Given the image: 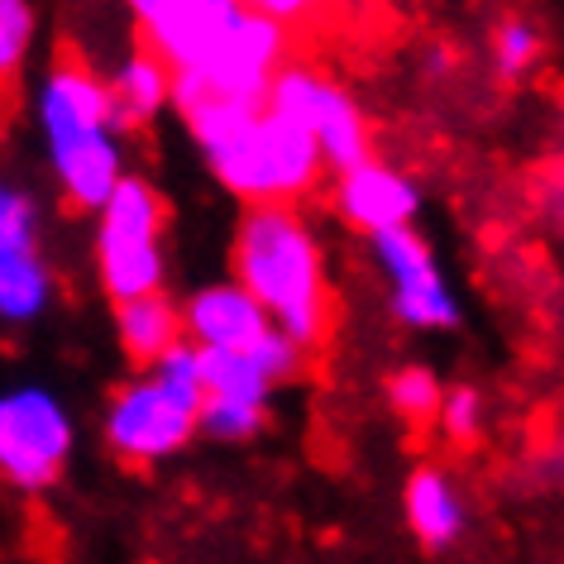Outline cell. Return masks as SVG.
Wrapping results in <instances>:
<instances>
[{
    "mask_svg": "<svg viewBox=\"0 0 564 564\" xmlns=\"http://www.w3.org/2000/svg\"><path fill=\"white\" fill-rule=\"evenodd\" d=\"M235 282L302 349L326 335V273L312 230L292 206H249L235 235Z\"/></svg>",
    "mask_w": 564,
    "mask_h": 564,
    "instance_id": "cell-1",
    "label": "cell"
},
{
    "mask_svg": "<svg viewBox=\"0 0 564 564\" xmlns=\"http://www.w3.org/2000/svg\"><path fill=\"white\" fill-rule=\"evenodd\" d=\"M321 163H326V153H321L316 134L278 110H263L259 124L239 144L210 159L216 177L249 206H288L292 196H302L316 182Z\"/></svg>",
    "mask_w": 564,
    "mask_h": 564,
    "instance_id": "cell-2",
    "label": "cell"
},
{
    "mask_svg": "<svg viewBox=\"0 0 564 564\" xmlns=\"http://www.w3.org/2000/svg\"><path fill=\"white\" fill-rule=\"evenodd\" d=\"M163 225L167 206L144 177H124L120 192L101 210V282L116 306H130L139 297H159L163 288Z\"/></svg>",
    "mask_w": 564,
    "mask_h": 564,
    "instance_id": "cell-3",
    "label": "cell"
},
{
    "mask_svg": "<svg viewBox=\"0 0 564 564\" xmlns=\"http://www.w3.org/2000/svg\"><path fill=\"white\" fill-rule=\"evenodd\" d=\"M268 110L288 116L292 124L316 134L321 153L335 173H355V167L373 163L369 159V124H364L359 106L335 87L330 77L312 73V67H282L273 91H268Z\"/></svg>",
    "mask_w": 564,
    "mask_h": 564,
    "instance_id": "cell-4",
    "label": "cell"
},
{
    "mask_svg": "<svg viewBox=\"0 0 564 564\" xmlns=\"http://www.w3.org/2000/svg\"><path fill=\"white\" fill-rule=\"evenodd\" d=\"M73 455V421L44 388H20L0 402V469L20 488H48Z\"/></svg>",
    "mask_w": 564,
    "mask_h": 564,
    "instance_id": "cell-5",
    "label": "cell"
},
{
    "mask_svg": "<svg viewBox=\"0 0 564 564\" xmlns=\"http://www.w3.org/2000/svg\"><path fill=\"white\" fill-rule=\"evenodd\" d=\"M196 426V412L182 406L173 392H167L159 378H134L130 388L116 392L110 402V416H106V441L120 459H134V464H149V459H163L182 449L192 441Z\"/></svg>",
    "mask_w": 564,
    "mask_h": 564,
    "instance_id": "cell-6",
    "label": "cell"
},
{
    "mask_svg": "<svg viewBox=\"0 0 564 564\" xmlns=\"http://www.w3.org/2000/svg\"><path fill=\"white\" fill-rule=\"evenodd\" d=\"M239 15L245 6H230V0H139L134 6L144 48L159 53L173 67V77L206 63L230 39Z\"/></svg>",
    "mask_w": 564,
    "mask_h": 564,
    "instance_id": "cell-7",
    "label": "cell"
},
{
    "mask_svg": "<svg viewBox=\"0 0 564 564\" xmlns=\"http://www.w3.org/2000/svg\"><path fill=\"white\" fill-rule=\"evenodd\" d=\"M373 253L378 263L388 268L392 278V312L406 326H421V330H445L459 321V306L449 297L441 268H435L426 239H421L412 225L406 230H388V235H373Z\"/></svg>",
    "mask_w": 564,
    "mask_h": 564,
    "instance_id": "cell-8",
    "label": "cell"
},
{
    "mask_svg": "<svg viewBox=\"0 0 564 564\" xmlns=\"http://www.w3.org/2000/svg\"><path fill=\"white\" fill-rule=\"evenodd\" d=\"M39 124H44L48 153L91 134H116V106L110 82H101L82 58H58L39 91Z\"/></svg>",
    "mask_w": 564,
    "mask_h": 564,
    "instance_id": "cell-9",
    "label": "cell"
},
{
    "mask_svg": "<svg viewBox=\"0 0 564 564\" xmlns=\"http://www.w3.org/2000/svg\"><path fill=\"white\" fill-rule=\"evenodd\" d=\"M187 335L196 349H253L273 335V316L259 306L253 292H245L239 282H210L196 297L182 306Z\"/></svg>",
    "mask_w": 564,
    "mask_h": 564,
    "instance_id": "cell-10",
    "label": "cell"
},
{
    "mask_svg": "<svg viewBox=\"0 0 564 564\" xmlns=\"http://www.w3.org/2000/svg\"><path fill=\"white\" fill-rule=\"evenodd\" d=\"M416 206H421L416 187L383 163H364L355 173L340 177V216L369 235L406 230L416 216Z\"/></svg>",
    "mask_w": 564,
    "mask_h": 564,
    "instance_id": "cell-11",
    "label": "cell"
},
{
    "mask_svg": "<svg viewBox=\"0 0 564 564\" xmlns=\"http://www.w3.org/2000/svg\"><path fill=\"white\" fill-rule=\"evenodd\" d=\"M53 173H58L67 202L82 210H106L110 196L120 192V144L116 134H91L77 139V144L53 149Z\"/></svg>",
    "mask_w": 564,
    "mask_h": 564,
    "instance_id": "cell-12",
    "label": "cell"
},
{
    "mask_svg": "<svg viewBox=\"0 0 564 564\" xmlns=\"http://www.w3.org/2000/svg\"><path fill=\"white\" fill-rule=\"evenodd\" d=\"M173 67L159 53L139 48L120 63V73L110 77V106H116V130H134V124L153 120L159 110L173 101Z\"/></svg>",
    "mask_w": 564,
    "mask_h": 564,
    "instance_id": "cell-13",
    "label": "cell"
},
{
    "mask_svg": "<svg viewBox=\"0 0 564 564\" xmlns=\"http://www.w3.org/2000/svg\"><path fill=\"white\" fill-rule=\"evenodd\" d=\"M116 326H120V345L124 355H130L134 364H159L167 349L182 345V330H187V321H182V312L173 302L163 297H139L130 306H116Z\"/></svg>",
    "mask_w": 564,
    "mask_h": 564,
    "instance_id": "cell-14",
    "label": "cell"
},
{
    "mask_svg": "<svg viewBox=\"0 0 564 564\" xmlns=\"http://www.w3.org/2000/svg\"><path fill=\"white\" fill-rule=\"evenodd\" d=\"M402 507H406V521H412L416 541L431 545V550L449 545L459 535V527H464L459 492H455V484H449L441 469H416L412 484H406Z\"/></svg>",
    "mask_w": 564,
    "mask_h": 564,
    "instance_id": "cell-15",
    "label": "cell"
},
{
    "mask_svg": "<svg viewBox=\"0 0 564 564\" xmlns=\"http://www.w3.org/2000/svg\"><path fill=\"white\" fill-rule=\"evenodd\" d=\"M202 373H206V398H230V402H268L273 373L263 369L259 349H202Z\"/></svg>",
    "mask_w": 564,
    "mask_h": 564,
    "instance_id": "cell-16",
    "label": "cell"
},
{
    "mask_svg": "<svg viewBox=\"0 0 564 564\" xmlns=\"http://www.w3.org/2000/svg\"><path fill=\"white\" fill-rule=\"evenodd\" d=\"M48 302V268L39 253H0V316L34 321Z\"/></svg>",
    "mask_w": 564,
    "mask_h": 564,
    "instance_id": "cell-17",
    "label": "cell"
},
{
    "mask_svg": "<svg viewBox=\"0 0 564 564\" xmlns=\"http://www.w3.org/2000/svg\"><path fill=\"white\" fill-rule=\"evenodd\" d=\"M445 392L449 388H441V378H435L431 369H421V364H406V369H398V373L388 378V398H392V406H398L406 421L441 416Z\"/></svg>",
    "mask_w": 564,
    "mask_h": 564,
    "instance_id": "cell-18",
    "label": "cell"
},
{
    "mask_svg": "<svg viewBox=\"0 0 564 564\" xmlns=\"http://www.w3.org/2000/svg\"><path fill=\"white\" fill-rule=\"evenodd\" d=\"M153 378H159V383L173 392L182 406H192V412L202 416V406H206V373H202V349H196V345L167 349V355L153 364Z\"/></svg>",
    "mask_w": 564,
    "mask_h": 564,
    "instance_id": "cell-19",
    "label": "cell"
},
{
    "mask_svg": "<svg viewBox=\"0 0 564 564\" xmlns=\"http://www.w3.org/2000/svg\"><path fill=\"white\" fill-rule=\"evenodd\" d=\"M196 426L216 441H249L263 431V406L259 402H230V398H206Z\"/></svg>",
    "mask_w": 564,
    "mask_h": 564,
    "instance_id": "cell-20",
    "label": "cell"
},
{
    "mask_svg": "<svg viewBox=\"0 0 564 564\" xmlns=\"http://www.w3.org/2000/svg\"><path fill=\"white\" fill-rule=\"evenodd\" d=\"M535 53H541V34H535L531 24H521V20L498 24V34H492V58H498L502 77H521L535 63Z\"/></svg>",
    "mask_w": 564,
    "mask_h": 564,
    "instance_id": "cell-21",
    "label": "cell"
},
{
    "mask_svg": "<svg viewBox=\"0 0 564 564\" xmlns=\"http://www.w3.org/2000/svg\"><path fill=\"white\" fill-rule=\"evenodd\" d=\"M0 253H39L34 249V202L24 192L0 196Z\"/></svg>",
    "mask_w": 564,
    "mask_h": 564,
    "instance_id": "cell-22",
    "label": "cell"
},
{
    "mask_svg": "<svg viewBox=\"0 0 564 564\" xmlns=\"http://www.w3.org/2000/svg\"><path fill=\"white\" fill-rule=\"evenodd\" d=\"M30 34H34V10L20 6V0H6L0 6V67L15 73L24 48H30Z\"/></svg>",
    "mask_w": 564,
    "mask_h": 564,
    "instance_id": "cell-23",
    "label": "cell"
},
{
    "mask_svg": "<svg viewBox=\"0 0 564 564\" xmlns=\"http://www.w3.org/2000/svg\"><path fill=\"white\" fill-rule=\"evenodd\" d=\"M441 426H445V435H455V441H474L478 426H484V398H478L474 388H449L445 406H441Z\"/></svg>",
    "mask_w": 564,
    "mask_h": 564,
    "instance_id": "cell-24",
    "label": "cell"
}]
</instances>
